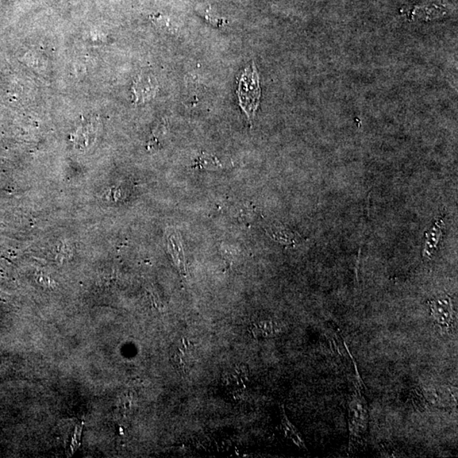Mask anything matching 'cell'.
<instances>
[{
  "label": "cell",
  "mask_w": 458,
  "mask_h": 458,
  "mask_svg": "<svg viewBox=\"0 0 458 458\" xmlns=\"http://www.w3.org/2000/svg\"><path fill=\"white\" fill-rule=\"evenodd\" d=\"M360 379L349 404L350 450L359 449L367 440L368 429V408L363 394Z\"/></svg>",
  "instance_id": "6da1fadb"
},
{
  "label": "cell",
  "mask_w": 458,
  "mask_h": 458,
  "mask_svg": "<svg viewBox=\"0 0 458 458\" xmlns=\"http://www.w3.org/2000/svg\"><path fill=\"white\" fill-rule=\"evenodd\" d=\"M237 95L242 110L252 123L259 106L261 98L259 76L255 65L252 64L242 73L238 81Z\"/></svg>",
  "instance_id": "7a4b0ae2"
},
{
  "label": "cell",
  "mask_w": 458,
  "mask_h": 458,
  "mask_svg": "<svg viewBox=\"0 0 458 458\" xmlns=\"http://www.w3.org/2000/svg\"><path fill=\"white\" fill-rule=\"evenodd\" d=\"M429 305L431 315L436 325L442 332H449L453 328L455 322V311H454L451 299L440 298L430 301Z\"/></svg>",
  "instance_id": "3957f363"
},
{
  "label": "cell",
  "mask_w": 458,
  "mask_h": 458,
  "mask_svg": "<svg viewBox=\"0 0 458 458\" xmlns=\"http://www.w3.org/2000/svg\"><path fill=\"white\" fill-rule=\"evenodd\" d=\"M171 357L173 364L180 371L186 372L196 359L195 345L188 338H181L172 346Z\"/></svg>",
  "instance_id": "277c9868"
},
{
  "label": "cell",
  "mask_w": 458,
  "mask_h": 458,
  "mask_svg": "<svg viewBox=\"0 0 458 458\" xmlns=\"http://www.w3.org/2000/svg\"><path fill=\"white\" fill-rule=\"evenodd\" d=\"M82 431L83 422L78 419H68L63 422L61 432H63L64 446L67 456L72 455L79 449Z\"/></svg>",
  "instance_id": "5b68a950"
},
{
  "label": "cell",
  "mask_w": 458,
  "mask_h": 458,
  "mask_svg": "<svg viewBox=\"0 0 458 458\" xmlns=\"http://www.w3.org/2000/svg\"><path fill=\"white\" fill-rule=\"evenodd\" d=\"M250 333L256 338H271L282 332L283 325L273 320H263L252 323Z\"/></svg>",
  "instance_id": "8992f818"
},
{
  "label": "cell",
  "mask_w": 458,
  "mask_h": 458,
  "mask_svg": "<svg viewBox=\"0 0 458 458\" xmlns=\"http://www.w3.org/2000/svg\"><path fill=\"white\" fill-rule=\"evenodd\" d=\"M222 380L227 386H244L249 380V369L245 365H237L225 373Z\"/></svg>",
  "instance_id": "52a82bcc"
},
{
  "label": "cell",
  "mask_w": 458,
  "mask_h": 458,
  "mask_svg": "<svg viewBox=\"0 0 458 458\" xmlns=\"http://www.w3.org/2000/svg\"><path fill=\"white\" fill-rule=\"evenodd\" d=\"M167 243L169 252H170L177 267H178L179 270L182 275H186V260H184L183 250L180 238L178 236H176V234H172L167 238Z\"/></svg>",
  "instance_id": "ba28073f"
},
{
  "label": "cell",
  "mask_w": 458,
  "mask_h": 458,
  "mask_svg": "<svg viewBox=\"0 0 458 458\" xmlns=\"http://www.w3.org/2000/svg\"><path fill=\"white\" fill-rule=\"evenodd\" d=\"M156 84L154 81L148 76L145 78L138 79L134 85L133 90L137 98L140 101H149L156 94Z\"/></svg>",
  "instance_id": "9c48e42d"
},
{
  "label": "cell",
  "mask_w": 458,
  "mask_h": 458,
  "mask_svg": "<svg viewBox=\"0 0 458 458\" xmlns=\"http://www.w3.org/2000/svg\"><path fill=\"white\" fill-rule=\"evenodd\" d=\"M282 425L284 430V434H286V437L291 439L292 441L294 442L295 445H297L299 448H305L306 445L304 444L302 439L300 436V434L297 432V430H295V427L292 423L288 421V418L286 417L284 411L282 409Z\"/></svg>",
  "instance_id": "30bf717a"
},
{
  "label": "cell",
  "mask_w": 458,
  "mask_h": 458,
  "mask_svg": "<svg viewBox=\"0 0 458 458\" xmlns=\"http://www.w3.org/2000/svg\"><path fill=\"white\" fill-rule=\"evenodd\" d=\"M270 234L276 241L291 245L296 243V236H298L290 230L280 228L272 229Z\"/></svg>",
  "instance_id": "8fae6325"
},
{
  "label": "cell",
  "mask_w": 458,
  "mask_h": 458,
  "mask_svg": "<svg viewBox=\"0 0 458 458\" xmlns=\"http://www.w3.org/2000/svg\"><path fill=\"white\" fill-rule=\"evenodd\" d=\"M195 167H201L202 169H209V170H215V169L221 167L222 165L217 158L203 154V155L196 160Z\"/></svg>",
  "instance_id": "7c38bea8"
}]
</instances>
